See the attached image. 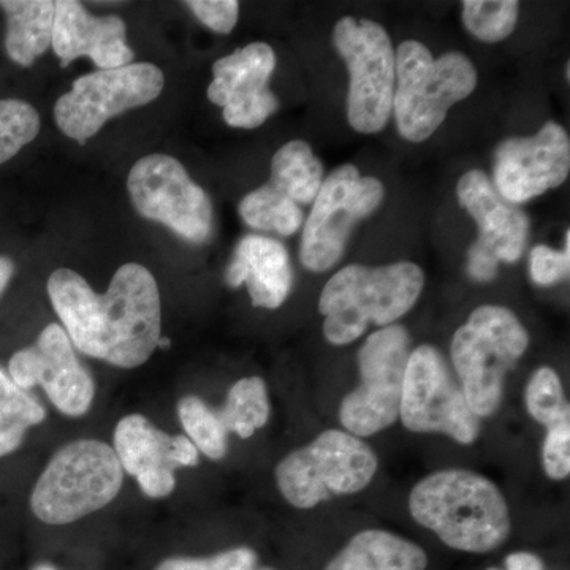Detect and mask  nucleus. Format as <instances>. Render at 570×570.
<instances>
[{
    "mask_svg": "<svg viewBox=\"0 0 570 570\" xmlns=\"http://www.w3.org/2000/svg\"><path fill=\"white\" fill-rule=\"evenodd\" d=\"M7 17L6 51L14 63L31 67L52 43L56 2L2 0Z\"/></svg>",
    "mask_w": 570,
    "mask_h": 570,
    "instance_id": "23",
    "label": "nucleus"
},
{
    "mask_svg": "<svg viewBox=\"0 0 570 570\" xmlns=\"http://www.w3.org/2000/svg\"><path fill=\"white\" fill-rule=\"evenodd\" d=\"M569 171V135L549 121L531 137L509 138L498 146L493 186L509 204L521 205L560 187Z\"/></svg>",
    "mask_w": 570,
    "mask_h": 570,
    "instance_id": "15",
    "label": "nucleus"
},
{
    "mask_svg": "<svg viewBox=\"0 0 570 570\" xmlns=\"http://www.w3.org/2000/svg\"><path fill=\"white\" fill-rule=\"evenodd\" d=\"M423 287L425 273L412 262L344 266L318 298L325 340L333 346H347L371 325L395 324L415 306Z\"/></svg>",
    "mask_w": 570,
    "mask_h": 570,
    "instance_id": "3",
    "label": "nucleus"
},
{
    "mask_svg": "<svg viewBox=\"0 0 570 570\" xmlns=\"http://www.w3.org/2000/svg\"><path fill=\"white\" fill-rule=\"evenodd\" d=\"M456 195L460 205L478 224L479 238L474 245L485 249L498 262H519L530 234L527 213L504 200L482 170H471L461 176Z\"/></svg>",
    "mask_w": 570,
    "mask_h": 570,
    "instance_id": "19",
    "label": "nucleus"
},
{
    "mask_svg": "<svg viewBox=\"0 0 570 570\" xmlns=\"http://www.w3.org/2000/svg\"><path fill=\"white\" fill-rule=\"evenodd\" d=\"M519 10L517 0H464L463 22L479 40L498 43L515 29Z\"/></svg>",
    "mask_w": 570,
    "mask_h": 570,
    "instance_id": "27",
    "label": "nucleus"
},
{
    "mask_svg": "<svg viewBox=\"0 0 570 570\" xmlns=\"http://www.w3.org/2000/svg\"><path fill=\"white\" fill-rule=\"evenodd\" d=\"M48 295L71 344L82 354L130 370L156 351L163 309L159 287L145 266L122 265L104 295L73 269L59 268L48 279Z\"/></svg>",
    "mask_w": 570,
    "mask_h": 570,
    "instance_id": "1",
    "label": "nucleus"
},
{
    "mask_svg": "<svg viewBox=\"0 0 570 570\" xmlns=\"http://www.w3.org/2000/svg\"><path fill=\"white\" fill-rule=\"evenodd\" d=\"M324 183V165L306 141L285 142L272 159L269 181L253 190L269 212L298 216L303 205L314 204Z\"/></svg>",
    "mask_w": 570,
    "mask_h": 570,
    "instance_id": "21",
    "label": "nucleus"
},
{
    "mask_svg": "<svg viewBox=\"0 0 570 570\" xmlns=\"http://www.w3.org/2000/svg\"><path fill=\"white\" fill-rule=\"evenodd\" d=\"M217 412L227 433L232 431L242 439L253 436L255 431L268 423L272 414L268 389L264 379L257 376L239 379L228 392L224 407Z\"/></svg>",
    "mask_w": 570,
    "mask_h": 570,
    "instance_id": "25",
    "label": "nucleus"
},
{
    "mask_svg": "<svg viewBox=\"0 0 570 570\" xmlns=\"http://www.w3.org/2000/svg\"><path fill=\"white\" fill-rule=\"evenodd\" d=\"M531 277L535 284L550 287L568 279L570 273V232H566L564 250L535 246L530 257Z\"/></svg>",
    "mask_w": 570,
    "mask_h": 570,
    "instance_id": "32",
    "label": "nucleus"
},
{
    "mask_svg": "<svg viewBox=\"0 0 570 570\" xmlns=\"http://www.w3.org/2000/svg\"><path fill=\"white\" fill-rule=\"evenodd\" d=\"M487 570H501L490 568ZM505 570H546L542 560L530 551H517L505 558Z\"/></svg>",
    "mask_w": 570,
    "mask_h": 570,
    "instance_id": "35",
    "label": "nucleus"
},
{
    "mask_svg": "<svg viewBox=\"0 0 570 570\" xmlns=\"http://www.w3.org/2000/svg\"><path fill=\"white\" fill-rule=\"evenodd\" d=\"M276 55L264 41L239 48L213 66L209 102L223 108L224 121L235 129H257L275 115L279 102L269 89Z\"/></svg>",
    "mask_w": 570,
    "mask_h": 570,
    "instance_id": "16",
    "label": "nucleus"
},
{
    "mask_svg": "<svg viewBox=\"0 0 570 570\" xmlns=\"http://www.w3.org/2000/svg\"><path fill=\"white\" fill-rule=\"evenodd\" d=\"M395 61L393 112L397 132L411 142L426 141L445 121L450 108L478 88V70L463 52L434 59L425 45L407 40L397 47Z\"/></svg>",
    "mask_w": 570,
    "mask_h": 570,
    "instance_id": "4",
    "label": "nucleus"
},
{
    "mask_svg": "<svg viewBox=\"0 0 570 570\" xmlns=\"http://www.w3.org/2000/svg\"><path fill=\"white\" fill-rule=\"evenodd\" d=\"M115 452L122 471L134 475L149 498L174 493L176 469L198 463V450L189 438L170 436L138 414L127 415L116 426Z\"/></svg>",
    "mask_w": 570,
    "mask_h": 570,
    "instance_id": "17",
    "label": "nucleus"
},
{
    "mask_svg": "<svg viewBox=\"0 0 570 570\" xmlns=\"http://www.w3.org/2000/svg\"><path fill=\"white\" fill-rule=\"evenodd\" d=\"M178 415L189 441L198 452L214 461L223 460L227 455L228 433L219 412L209 407L200 397L186 396L178 403Z\"/></svg>",
    "mask_w": 570,
    "mask_h": 570,
    "instance_id": "26",
    "label": "nucleus"
},
{
    "mask_svg": "<svg viewBox=\"0 0 570 570\" xmlns=\"http://www.w3.org/2000/svg\"><path fill=\"white\" fill-rule=\"evenodd\" d=\"M14 275V264L7 257H0V296L9 287L11 277Z\"/></svg>",
    "mask_w": 570,
    "mask_h": 570,
    "instance_id": "36",
    "label": "nucleus"
},
{
    "mask_svg": "<svg viewBox=\"0 0 570 570\" xmlns=\"http://www.w3.org/2000/svg\"><path fill=\"white\" fill-rule=\"evenodd\" d=\"M543 471L551 480H566L570 474V411L547 426L542 448Z\"/></svg>",
    "mask_w": 570,
    "mask_h": 570,
    "instance_id": "30",
    "label": "nucleus"
},
{
    "mask_svg": "<svg viewBox=\"0 0 570 570\" xmlns=\"http://www.w3.org/2000/svg\"><path fill=\"white\" fill-rule=\"evenodd\" d=\"M528 346L530 333L508 307L480 306L456 330L450 355L469 407L479 419L501 406L505 377Z\"/></svg>",
    "mask_w": 570,
    "mask_h": 570,
    "instance_id": "5",
    "label": "nucleus"
},
{
    "mask_svg": "<svg viewBox=\"0 0 570 570\" xmlns=\"http://www.w3.org/2000/svg\"><path fill=\"white\" fill-rule=\"evenodd\" d=\"M124 471L115 449L94 439L70 442L52 456L31 497L33 515L47 524H69L110 504Z\"/></svg>",
    "mask_w": 570,
    "mask_h": 570,
    "instance_id": "6",
    "label": "nucleus"
},
{
    "mask_svg": "<svg viewBox=\"0 0 570 570\" xmlns=\"http://www.w3.org/2000/svg\"><path fill=\"white\" fill-rule=\"evenodd\" d=\"M385 197L384 184L360 175L355 165H341L322 183L303 230L299 261L314 273L340 264L352 230L371 216Z\"/></svg>",
    "mask_w": 570,
    "mask_h": 570,
    "instance_id": "10",
    "label": "nucleus"
},
{
    "mask_svg": "<svg viewBox=\"0 0 570 570\" xmlns=\"http://www.w3.org/2000/svg\"><path fill=\"white\" fill-rule=\"evenodd\" d=\"M33 570H56V569L51 568V566L41 564V566H37V568Z\"/></svg>",
    "mask_w": 570,
    "mask_h": 570,
    "instance_id": "38",
    "label": "nucleus"
},
{
    "mask_svg": "<svg viewBox=\"0 0 570 570\" xmlns=\"http://www.w3.org/2000/svg\"><path fill=\"white\" fill-rule=\"evenodd\" d=\"M524 404L528 414L543 426H550L568 411L564 389L553 367L542 366L534 371L524 389Z\"/></svg>",
    "mask_w": 570,
    "mask_h": 570,
    "instance_id": "29",
    "label": "nucleus"
},
{
    "mask_svg": "<svg viewBox=\"0 0 570 570\" xmlns=\"http://www.w3.org/2000/svg\"><path fill=\"white\" fill-rule=\"evenodd\" d=\"M228 287L246 285L255 307L277 309L294 285V269L287 249L276 239L247 235L236 245L225 272Z\"/></svg>",
    "mask_w": 570,
    "mask_h": 570,
    "instance_id": "20",
    "label": "nucleus"
},
{
    "mask_svg": "<svg viewBox=\"0 0 570 570\" xmlns=\"http://www.w3.org/2000/svg\"><path fill=\"white\" fill-rule=\"evenodd\" d=\"M261 570H273V569L265 568V569H261Z\"/></svg>",
    "mask_w": 570,
    "mask_h": 570,
    "instance_id": "39",
    "label": "nucleus"
},
{
    "mask_svg": "<svg viewBox=\"0 0 570 570\" xmlns=\"http://www.w3.org/2000/svg\"><path fill=\"white\" fill-rule=\"evenodd\" d=\"M425 550L384 530L360 531L325 570H426Z\"/></svg>",
    "mask_w": 570,
    "mask_h": 570,
    "instance_id": "22",
    "label": "nucleus"
},
{
    "mask_svg": "<svg viewBox=\"0 0 570 570\" xmlns=\"http://www.w3.org/2000/svg\"><path fill=\"white\" fill-rule=\"evenodd\" d=\"M39 111L20 99L0 100V164L9 163L40 132Z\"/></svg>",
    "mask_w": 570,
    "mask_h": 570,
    "instance_id": "28",
    "label": "nucleus"
},
{
    "mask_svg": "<svg viewBox=\"0 0 570 570\" xmlns=\"http://www.w3.org/2000/svg\"><path fill=\"white\" fill-rule=\"evenodd\" d=\"M184 3L214 32L230 33L238 22L239 2L236 0H189Z\"/></svg>",
    "mask_w": 570,
    "mask_h": 570,
    "instance_id": "33",
    "label": "nucleus"
},
{
    "mask_svg": "<svg viewBox=\"0 0 570 570\" xmlns=\"http://www.w3.org/2000/svg\"><path fill=\"white\" fill-rule=\"evenodd\" d=\"M411 352L403 325L384 326L366 337L358 351V385L340 406L344 431L365 439L395 425Z\"/></svg>",
    "mask_w": 570,
    "mask_h": 570,
    "instance_id": "9",
    "label": "nucleus"
},
{
    "mask_svg": "<svg viewBox=\"0 0 570 570\" xmlns=\"http://www.w3.org/2000/svg\"><path fill=\"white\" fill-rule=\"evenodd\" d=\"M51 47L61 67L82 56L100 70L119 69L134 61L126 22L119 17H96L77 0H56Z\"/></svg>",
    "mask_w": 570,
    "mask_h": 570,
    "instance_id": "18",
    "label": "nucleus"
},
{
    "mask_svg": "<svg viewBox=\"0 0 570 570\" xmlns=\"http://www.w3.org/2000/svg\"><path fill=\"white\" fill-rule=\"evenodd\" d=\"M47 411L39 401L11 381L0 367V456L10 455L24 441L26 431L39 425Z\"/></svg>",
    "mask_w": 570,
    "mask_h": 570,
    "instance_id": "24",
    "label": "nucleus"
},
{
    "mask_svg": "<svg viewBox=\"0 0 570 570\" xmlns=\"http://www.w3.org/2000/svg\"><path fill=\"white\" fill-rule=\"evenodd\" d=\"M379 468L376 452L344 430H326L276 468V483L288 504L309 510L335 497L366 489Z\"/></svg>",
    "mask_w": 570,
    "mask_h": 570,
    "instance_id": "7",
    "label": "nucleus"
},
{
    "mask_svg": "<svg viewBox=\"0 0 570 570\" xmlns=\"http://www.w3.org/2000/svg\"><path fill=\"white\" fill-rule=\"evenodd\" d=\"M333 43L346 62L347 121L358 134H377L393 112L396 86L395 50L379 22L346 17L337 21Z\"/></svg>",
    "mask_w": 570,
    "mask_h": 570,
    "instance_id": "8",
    "label": "nucleus"
},
{
    "mask_svg": "<svg viewBox=\"0 0 570 570\" xmlns=\"http://www.w3.org/2000/svg\"><path fill=\"white\" fill-rule=\"evenodd\" d=\"M127 190L142 217L167 225L186 242L202 245L213 235L212 200L175 157H141L130 168Z\"/></svg>",
    "mask_w": 570,
    "mask_h": 570,
    "instance_id": "12",
    "label": "nucleus"
},
{
    "mask_svg": "<svg viewBox=\"0 0 570 570\" xmlns=\"http://www.w3.org/2000/svg\"><path fill=\"white\" fill-rule=\"evenodd\" d=\"M257 562L253 549L236 547L208 558H168L156 570H255Z\"/></svg>",
    "mask_w": 570,
    "mask_h": 570,
    "instance_id": "31",
    "label": "nucleus"
},
{
    "mask_svg": "<svg viewBox=\"0 0 570 570\" xmlns=\"http://www.w3.org/2000/svg\"><path fill=\"white\" fill-rule=\"evenodd\" d=\"M170 340L168 337L160 336L159 343H157V347L159 348H167L170 347Z\"/></svg>",
    "mask_w": 570,
    "mask_h": 570,
    "instance_id": "37",
    "label": "nucleus"
},
{
    "mask_svg": "<svg viewBox=\"0 0 570 570\" xmlns=\"http://www.w3.org/2000/svg\"><path fill=\"white\" fill-rule=\"evenodd\" d=\"M409 512L450 549L466 553L497 550L512 531L501 489L468 469H444L420 480L409 494Z\"/></svg>",
    "mask_w": 570,
    "mask_h": 570,
    "instance_id": "2",
    "label": "nucleus"
},
{
    "mask_svg": "<svg viewBox=\"0 0 570 570\" xmlns=\"http://www.w3.org/2000/svg\"><path fill=\"white\" fill-rule=\"evenodd\" d=\"M499 262L485 249L472 245L468 253V273L478 283H491L497 279Z\"/></svg>",
    "mask_w": 570,
    "mask_h": 570,
    "instance_id": "34",
    "label": "nucleus"
},
{
    "mask_svg": "<svg viewBox=\"0 0 570 570\" xmlns=\"http://www.w3.org/2000/svg\"><path fill=\"white\" fill-rule=\"evenodd\" d=\"M164 86V71L149 62L82 75L56 102V124L66 137L85 145L115 116L151 104Z\"/></svg>",
    "mask_w": 570,
    "mask_h": 570,
    "instance_id": "11",
    "label": "nucleus"
},
{
    "mask_svg": "<svg viewBox=\"0 0 570 570\" xmlns=\"http://www.w3.org/2000/svg\"><path fill=\"white\" fill-rule=\"evenodd\" d=\"M9 376L22 390L41 385L58 411L69 417L85 415L96 395L91 374L59 324L48 325L32 347L11 356Z\"/></svg>",
    "mask_w": 570,
    "mask_h": 570,
    "instance_id": "14",
    "label": "nucleus"
},
{
    "mask_svg": "<svg viewBox=\"0 0 570 570\" xmlns=\"http://www.w3.org/2000/svg\"><path fill=\"white\" fill-rule=\"evenodd\" d=\"M400 419L412 433L445 434L463 445L474 444L480 434V419L469 407L444 356L428 344L409 356Z\"/></svg>",
    "mask_w": 570,
    "mask_h": 570,
    "instance_id": "13",
    "label": "nucleus"
}]
</instances>
